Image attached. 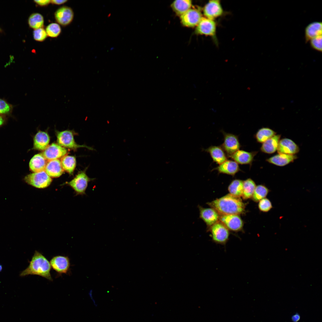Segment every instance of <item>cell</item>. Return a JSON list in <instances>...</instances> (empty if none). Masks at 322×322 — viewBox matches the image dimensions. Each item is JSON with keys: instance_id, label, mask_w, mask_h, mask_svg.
Segmentation results:
<instances>
[{"instance_id": "21", "label": "cell", "mask_w": 322, "mask_h": 322, "mask_svg": "<svg viewBox=\"0 0 322 322\" xmlns=\"http://www.w3.org/2000/svg\"><path fill=\"white\" fill-rule=\"evenodd\" d=\"M44 171L50 177L54 178L60 177L64 172L58 159L48 161Z\"/></svg>"}, {"instance_id": "30", "label": "cell", "mask_w": 322, "mask_h": 322, "mask_svg": "<svg viewBox=\"0 0 322 322\" xmlns=\"http://www.w3.org/2000/svg\"><path fill=\"white\" fill-rule=\"evenodd\" d=\"M28 21L29 27L34 30L43 28L44 26V17L39 13L32 14L29 16Z\"/></svg>"}, {"instance_id": "14", "label": "cell", "mask_w": 322, "mask_h": 322, "mask_svg": "<svg viewBox=\"0 0 322 322\" xmlns=\"http://www.w3.org/2000/svg\"><path fill=\"white\" fill-rule=\"evenodd\" d=\"M67 153V150L66 148L59 144L53 143L48 145L42 154L46 159L49 161L58 159L65 156Z\"/></svg>"}, {"instance_id": "24", "label": "cell", "mask_w": 322, "mask_h": 322, "mask_svg": "<svg viewBox=\"0 0 322 322\" xmlns=\"http://www.w3.org/2000/svg\"><path fill=\"white\" fill-rule=\"evenodd\" d=\"M49 141L50 138L47 133L39 131L34 137L33 148L39 150H44L48 146Z\"/></svg>"}, {"instance_id": "43", "label": "cell", "mask_w": 322, "mask_h": 322, "mask_svg": "<svg viewBox=\"0 0 322 322\" xmlns=\"http://www.w3.org/2000/svg\"><path fill=\"white\" fill-rule=\"evenodd\" d=\"M1 269H2V267H1V265H0V271H1Z\"/></svg>"}, {"instance_id": "38", "label": "cell", "mask_w": 322, "mask_h": 322, "mask_svg": "<svg viewBox=\"0 0 322 322\" xmlns=\"http://www.w3.org/2000/svg\"><path fill=\"white\" fill-rule=\"evenodd\" d=\"M34 2L40 7H45L48 6L50 3L51 1L49 0H34Z\"/></svg>"}, {"instance_id": "37", "label": "cell", "mask_w": 322, "mask_h": 322, "mask_svg": "<svg viewBox=\"0 0 322 322\" xmlns=\"http://www.w3.org/2000/svg\"><path fill=\"white\" fill-rule=\"evenodd\" d=\"M311 47L319 52H322V35L319 36L311 39L309 41Z\"/></svg>"}, {"instance_id": "41", "label": "cell", "mask_w": 322, "mask_h": 322, "mask_svg": "<svg viewBox=\"0 0 322 322\" xmlns=\"http://www.w3.org/2000/svg\"><path fill=\"white\" fill-rule=\"evenodd\" d=\"M300 319V316L298 314H295L293 315L292 317V319L293 322L298 321Z\"/></svg>"}, {"instance_id": "8", "label": "cell", "mask_w": 322, "mask_h": 322, "mask_svg": "<svg viewBox=\"0 0 322 322\" xmlns=\"http://www.w3.org/2000/svg\"><path fill=\"white\" fill-rule=\"evenodd\" d=\"M216 23L214 20L202 17L196 26L195 32L215 38L216 31Z\"/></svg>"}, {"instance_id": "42", "label": "cell", "mask_w": 322, "mask_h": 322, "mask_svg": "<svg viewBox=\"0 0 322 322\" xmlns=\"http://www.w3.org/2000/svg\"><path fill=\"white\" fill-rule=\"evenodd\" d=\"M92 290H91L90 291V292L89 293V295H90V297L91 298V299H92V301H93V304H94V305L95 306V307H97V304L95 301L94 299V298H93V296H92Z\"/></svg>"}, {"instance_id": "16", "label": "cell", "mask_w": 322, "mask_h": 322, "mask_svg": "<svg viewBox=\"0 0 322 322\" xmlns=\"http://www.w3.org/2000/svg\"><path fill=\"white\" fill-rule=\"evenodd\" d=\"M300 151L298 146L294 141L288 138H283L279 141L277 151L279 154L295 155Z\"/></svg>"}, {"instance_id": "12", "label": "cell", "mask_w": 322, "mask_h": 322, "mask_svg": "<svg viewBox=\"0 0 322 322\" xmlns=\"http://www.w3.org/2000/svg\"><path fill=\"white\" fill-rule=\"evenodd\" d=\"M180 17L181 23L183 26L193 27L198 25L202 17L199 10L190 8Z\"/></svg>"}, {"instance_id": "36", "label": "cell", "mask_w": 322, "mask_h": 322, "mask_svg": "<svg viewBox=\"0 0 322 322\" xmlns=\"http://www.w3.org/2000/svg\"><path fill=\"white\" fill-rule=\"evenodd\" d=\"M258 207L261 211L267 212L273 208V205L270 201L268 199L265 198L259 202Z\"/></svg>"}, {"instance_id": "13", "label": "cell", "mask_w": 322, "mask_h": 322, "mask_svg": "<svg viewBox=\"0 0 322 322\" xmlns=\"http://www.w3.org/2000/svg\"><path fill=\"white\" fill-rule=\"evenodd\" d=\"M220 220L228 229L232 231H238L242 228L243 222L238 215H222L220 218Z\"/></svg>"}, {"instance_id": "2", "label": "cell", "mask_w": 322, "mask_h": 322, "mask_svg": "<svg viewBox=\"0 0 322 322\" xmlns=\"http://www.w3.org/2000/svg\"><path fill=\"white\" fill-rule=\"evenodd\" d=\"M50 262L41 253L35 250L27 267L20 274L21 277L38 275L52 281Z\"/></svg>"}, {"instance_id": "5", "label": "cell", "mask_w": 322, "mask_h": 322, "mask_svg": "<svg viewBox=\"0 0 322 322\" xmlns=\"http://www.w3.org/2000/svg\"><path fill=\"white\" fill-rule=\"evenodd\" d=\"M211 226L210 232L213 242L225 246L230 235L228 229L221 222H217Z\"/></svg>"}, {"instance_id": "19", "label": "cell", "mask_w": 322, "mask_h": 322, "mask_svg": "<svg viewBox=\"0 0 322 322\" xmlns=\"http://www.w3.org/2000/svg\"><path fill=\"white\" fill-rule=\"evenodd\" d=\"M200 218L208 226L216 223L219 218V214L213 208H205L199 206Z\"/></svg>"}, {"instance_id": "11", "label": "cell", "mask_w": 322, "mask_h": 322, "mask_svg": "<svg viewBox=\"0 0 322 322\" xmlns=\"http://www.w3.org/2000/svg\"><path fill=\"white\" fill-rule=\"evenodd\" d=\"M54 16L58 23L63 27H65L69 24L72 21L74 13L71 7L63 6L55 11Z\"/></svg>"}, {"instance_id": "35", "label": "cell", "mask_w": 322, "mask_h": 322, "mask_svg": "<svg viewBox=\"0 0 322 322\" xmlns=\"http://www.w3.org/2000/svg\"><path fill=\"white\" fill-rule=\"evenodd\" d=\"M33 35L34 39L38 42L43 41L47 36L45 29L43 27L34 30Z\"/></svg>"}, {"instance_id": "9", "label": "cell", "mask_w": 322, "mask_h": 322, "mask_svg": "<svg viewBox=\"0 0 322 322\" xmlns=\"http://www.w3.org/2000/svg\"><path fill=\"white\" fill-rule=\"evenodd\" d=\"M51 267L59 275L66 274L70 270V260L67 256L57 255L53 257L50 261Z\"/></svg>"}, {"instance_id": "34", "label": "cell", "mask_w": 322, "mask_h": 322, "mask_svg": "<svg viewBox=\"0 0 322 322\" xmlns=\"http://www.w3.org/2000/svg\"><path fill=\"white\" fill-rule=\"evenodd\" d=\"M13 107V106L4 99L0 98V115L4 116L9 115L11 114Z\"/></svg>"}, {"instance_id": "29", "label": "cell", "mask_w": 322, "mask_h": 322, "mask_svg": "<svg viewBox=\"0 0 322 322\" xmlns=\"http://www.w3.org/2000/svg\"><path fill=\"white\" fill-rule=\"evenodd\" d=\"M60 161L64 170L66 171L70 174H72L76 165L75 157L72 156H64L62 157Z\"/></svg>"}, {"instance_id": "25", "label": "cell", "mask_w": 322, "mask_h": 322, "mask_svg": "<svg viewBox=\"0 0 322 322\" xmlns=\"http://www.w3.org/2000/svg\"><path fill=\"white\" fill-rule=\"evenodd\" d=\"M47 160L42 154L35 155L31 159L29 162V167L31 171L34 172H38L44 171Z\"/></svg>"}, {"instance_id": "6", "label": "cell", "mask_w": 322, "mask_h": 322, "mask_svg": "<svg viewBox=\"0 0 322 322\" xmlns=\"http://www.w3.org/2000/svg\"><path fill=\"white\" fill-rule=\"evenodd\" d=\"M57 136L58 144L64 147L73 149L83 147L91 150H95L92 147L85 145L77 144L75 141L73 133L70 131L66 130L58 132Z\"/></svg>"}, {"instance_id": "22", "label": "cell", "mask_w": 322, "mask_h": 322, "mask_svg": "<svg viewBox=\"0 0 322 322\" xmlns=\"http://www.w3.org/2000/svg\"><path fill=\"white\" fill-rule=\"evenodd\" d=\"M322 27L321 22L314 21L308 24L304 31L305 41L307 42L312 38L322 35Z\"/></svg>"}, {"instance_id": "33", "label": "cell", "mask_w": 322, "mask_h": 322, "mask_svg": "<svg viewBox=\"0 0 322 322\" xmlns=\"http://www.w3.org/2000/svg\"><path fill=\"white\" fill-rule=\"evenodd\" d=\"M47 36L52 38L58 37L61 34V29L58 23H52L48 24L45 29Z\"/></svg>"}, {"instance_id": "7", "label": "cell", "mask_w": 322, "mask_h": 322, "mask_svg": "<svg viewBox=\"0 0 322 322\" xmlns=\"http://www.w3.org/2000/svg\"><path fill=\"white\" fill-rule=\"evenodd\" d=\"M224 137V141L220 145L228 157L231 156L241 147L238 137L235 134L222 131Z\"/></svg>"}, {"instance_id": "1", "label": "cell", "mask_w": 322, "mask_h": 322, "mask_svg": "<svg viewBox=\"0 0 322 322\" xmlns=\"http://www.w3.org/2000/svg\"><path fill=\"white\" fill-rule=\"evenodd\" d=\"M207 204L222 215H237L244 212L245 205L239 198L230 194L216 199Z\"/></svg>"}, {"instance_id": "3", "label": "cell", "mask_w": 322, "mask_h": 322, "mask_svg": "<svg viewBox=\"0 0 322 322\" xmlns=\"http://www.w3.org/2000/svg\"><path fill=\"white\" fill-rule=\"evenodd\" d=\"M87 168L79 172L73 179L67 183L77 194H85L89 182L95 179L90 178L87 175L86 173Z\"/></svg>"}, {"instance_id": "10", "label": "cell", "mask_w": 322, "mask_h": 322, "mask_svg": "<svg viewBox=\"0 0 322 322\" xmlns=\"http://www.w3.org/2000/svg\"><path fill=\"white\" fill-rule=\"evenodd\" d=\"M203 13L205 18L214 20L222 15L224 10L219 0H212L209 1L205 5Z\"/></svg>"}, {"instance_id": "23", "label": "cell", "mask_w": 322, "mask_h": 322, "mask_svg": "<svg viewBox=\"0 0 322 322\" xmlns=\"http://www.w3.org/2000/svg\"><path fill=\"white\" fill-rule=\"evenodd\" d=\"M281 134H275L262 143L260 150L261 152L267 154H272L277 151L281 139Z\"/></svg>"}, {"instance_id": "17", "label": "cell", "mask_w": 322, "mask_h": 322, "mask_svg": "<svg viewBox=\"0 0 322 322\" xmlns=\"http://www.w3.org/2000/svg\"><path fill=\"white\" fill-rule=\"evenodd\" d=\"M216 170L219 174H223L234 176L241 171L238 164L233 160H227L213 168L212 171Z\"/></svg>"}, {"instance_id": "18", "label": "cell", "mask_w": 322, "mask_h": 322, "mask_svg": "<svg viewBox=\"0 0 322 322\" xmlns=\"http://www.w3.org/2000/svg\"><path fill=\"white\" fill-rule=\"evenodd\" d=\"M297 158L295 155L278 153L267 159L266 161L270 163L282 167L293 162Z\"/></svg>"}, {"instance_id": "40", "label": "cell", "mask_w": 322, "mask_h": 322, "mask_svg": "<svg viewBox=\"0 0 322 322\" xmlns=\"http://www.w3.org/2000/svg\"><path fill=\"white\" fill-rule=\"evenodd\" d=\"M6 122L7 118L5 116L0 115V127L4 125Z\"/></svg>"}, {"instance_id": "32", "label": "cell", "mask_w": 322, "mask_h": 322, "mask_svg": "<svg viewBox=\"0 0 322 322\" xmlns=\"http://www.w3.org/2000/svg\"><path fill=\"white\" fill-rule=\"evenodd\" d=\"M269 191V189L265 186L263 185H258L256 186L251 198L255 202H259L262 199L266 198Z\"/></svg>"}, {"instance_id": "26", "label": "cell", "mask_w": 322, "mask_h": 322, "mask_svg": "<svg viewBox=\"0 0 322 322\" xmlns=\"http://www.w3.org/2000/svg\"><path fill=\"white\" fill-rule=\"evenodd\" d=\"M171 6L176 14L180 16L191 8L192 1L190 0H175Z\"/></svg>"}, {"instance_id": "28", "label": "cell", "mask_w": 322, "mask_h": 322, "mask_svg": "<svg viewBox=\"0 0 322 322\" xmlns=\"http://www.w3.org/2000/svg\"><path fill=\"white\" fill-rule=\"evenodd\" d=\"M243 181L239 179L233 180L228 187L230 194L236 197H240L242 195Z\"/></svg>"}, {"instance_id": "39", "label": "cell", "mask_w": 322, "mask_h": 322, "mask_svg": "<svg viewBox=\"0 0 322 322\" xmlns=\"http://www.w3.org/2000/svg\"><path fill=\"white\" fill-rule=\"evenodd\" d=\"M66 0H53L51 1V3L56 5H60L63 4L67 1Z\"/></svg>"}, {"instance_id": "4", "label": "cell", "mask_w": 322, "mask_h": 322, "mask_svg": "<svg viewBox=\"0 0 322 322\" xmlns=\"http://www.w3.org/2000/svg\"><path fill=\"white\" fill-rule=\"evenodd\" d=\"M24 180L29 185L38 188L47 187L52 182L51 178L44 171L28 174L25 177Z\"/></svg>"}, {"instance_id": "27", "label": "cell", "mask_w": 322, "mask_h": 322, "mask_svg": "<svg viewBox=\"0 0 322 322\" xmlns=\"http://www.w3.org/2000/svg\"><path fill=\"white\" fill-rule=\"evenodd\" d=\"M273 129L267 127H263L258 130L254 137L256 141L263 143L269 139L276 134Z\"/></svg>"}, {"instance_id": "15", "label": "cell", "mask_w": 322, "mask_h": 322, "mask_svg": "<svg viewBox=\"0 0 322 322\" xmlns=\"http://www.w3.org/2000/svg\"><path fill=\"white\" fill-rule=\"evenodd\" d=\"M258 151L248 152L243 150H239L230 156L233 160L238 164L249 165L251 167L255 156Z\"/></svg>"}, {"instance_id": "20", "label": "cell", "mask_w": 322, "mask_h": 322, "mask_svg": "<svg viewBox=\"0 0 322 322\" xmlns=\"http://www.w3.org/2000/svg\"><path fill=\"white\" fill-rule=\"evenodd\" d=\"M202 150L209 153L213 162L219 165L227 160L228 157L221 146L211 145Z\"/></svg>"}, {"instance_id": "31", "label": "cell", "mask_w": 322, "mask_h": 322, "mask_svg": "<svg viewBox=\"0 0 322 322\" xmlns=\"http://www.w3.org/2000/svg\"><path fill=\"white\" fill-rule=\"evenodd\" d=\"M256 187L254 181L249 178L243 181V191L242 196L244 199L251 198Z\"/></svg>"}]
</instances>
